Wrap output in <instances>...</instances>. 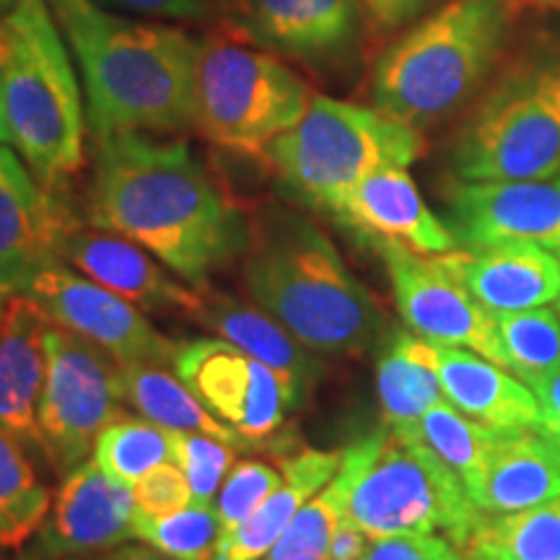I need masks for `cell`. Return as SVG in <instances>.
<instances>
[{"mask_svg": "<svg viewBox=\"0 0 560 560\" xmlns=\"http://www.w3.org/2000/svg\"><path fill=\"white\" fill-rule=\"evenodd\" d=\"M94 459L112 480L132 488L161 462H172L170 429L125 412L96 436Z\"/></svg>", "mask_w": 560, "mask_h": 560, "instance_id": "obj_33", "label": "cell"}, {"mask_svg": "<svg viewBox=\"0 0 560 560\" xmlns=\"http://www.w3.org/2000/svg\"><path fill=\"white\" fill-rule=\"evenodd\" d=\"M340 462L342 452L322 450H299L296 454L280 457L283 482L240 527L223 532L215 560H262L276 548L299 509L335 478Z\"/></svg>", "mask_w": 560, "mask_h": 560, "instance_id": "obj_25", "label": "cell"}, {"mask_svg": "<svg viewBox=\"0 0 560 560\" xmlns=\"http://www.w3.org/2000/svg\"><path fill=\"white\" fill-rule=\"evenodd\" d=\"M454 550L465 560H560V499L509 514L480 511Z\"/></svg>", "mask_w": 560, "mask_h": 560, "instance_id": "obj_28", "label": "cell"}, {"mask_svg": "<svg viewBox=\"0 0 560 560\" xmlns=\"http://www.w3.org/2000/svg\"><path fill=\"white\" fill-rule=\"evenodd\" d=\"M470 499L482 514H509L560 499V446L542 431L499 433Z\"/></svg>", "mask_w": 560, "mask_h": 560, "instance_id": "obj_24", "label": "cell"}, {"mask_svg": "<svg viewBox=\"0 0 560 560\" xmlns=\"http://www.w3.org/2000/svg\"><path fill=\"white\" fill-rule=\"evenodd\" d=\"M50 314L26 293H11L0 312V429L45 457L39 397L45 389V332Z\"/></svg>", "mask_w": 560, "mask_h": 560, "instance_id": "obj_20", "label": "cell"}, {"mask_svg": "<svg viewBox=\"0 0 560 560\" xmlns=\"http://www.w3.org/2000/svg\"><path fill=\"white\" fill-rule=\"evenodd\" d=\"M520 3L537 5V9H548V11H560V0H520Z\"/></svg>", "mask_w": 560, "mask_h": 560, "instance_id": "obj_45", "label": "cell"}, {"mask_svg": "<svg viewBox=\"0 0 560 560\" xmlns=\"http://www.w3.org/2000/svg\"><path fill=\"white\" fill-rule=\"evenodd\" d=\"M387 265L395 304L418 338L436 346L467 348L506 369L495 317L441 265L439 257L418 255L395 244L376 247Z\"/></svg>", "mask_w": 560, "mask_h": 560, "instance_id": "obj_12", "label": "cell"}, {"mask_svg": "<svg viewBox=\"0 0 560 560\" xmlns=\"http://www.w3.org/2000/svg\"><path fill=\"white\" fill-rule=\"evenodd\" d=\"M75 223L24 159L0 145V285L24 293L42 268L60 262L62 240Z\"/></svg>", "mask_w": 560, "mask_h": 560, "instance_id": "obj_16", "label": "cell"}, {"mask_svg": "<svg viewBox=\"0 0 560 560\" xmlns=\"http://www.w3.org/2000/svg\"><path fill=\"white\" fill-rule=\"evenodd\" d=\"M423 151L420 130L382 109L314 94L304 117L268 145L265 161L289 198L332 215L371 172L410 166Z\"/></svg>", "mask_w": 560, "mask_h": 560, "instance_id": "obj_6", "label": "cell"}, {"mask_svg": "<svg viewBox=\"0 0 560 560\" xmlns=\"http://www.w3.org/2000/svg\"><path fill=\"white\" fill-rule=\"evenodd\" d=\"M24 293L50 314L55 325L81 335L120 363H153L166 369L179 350L138 306L94 280L75 276L62 260L42 268Z\"/></svg>", "mask_w": 560, "mask_h": 560, "instance_id": "obj_13", "label": "cell"}, {"mask_svg": "<svg viewBox=\"0 0 560 560\" xmlns=\"http://www.w3.org/2000/svg\"><path fill=\"white\" fill-rule=\"evenodd\" d=\"M244 283L252 301L314 353H363L384 330L380 301L299 213L272 208L252 223Z\"/></svg>", "mask_w": 560, "mask_h": 560, "instance_id": "obj_3", "label": "cell"}, {"mask_svg": "<svg viewBox=\"0 0 560 560\" xmlns=\"http://www.w3.org/2000/svg\"><path fill=\"white\" fill-rule=\"evenodd\" d=\"M412 439L423 441L465 486L467 495L480 486L486 475L490 452H493L499 433L467 418L450 402H439L420 418Z\"/></svg>", "mask_w": 560, "mask_h": 560, "instance_id": "obj_30", "label": "cell"}, {"mask_svg": "<svg viewBox=\"0 0 560 560\" xmlns=\"http://www.w3.org/2000/svg\"><path fill=\"white\" fill-rule=\"evenodd\" d=\"M444 560H465V558H462V556H459V552H457V550H452V552H450V556H446V558H444Z\"/></svg>", "mask_w": 560, "mask_h": 560, "instance_id": "obj_48", "label": "cell"}, {"mask_svg": "<svg viewBox=\"0 0 560 560\" xmlns=\"http://www.w3.org/2000/svg\"><path fill=\"white\" fill-rule=\"evenodd\" d=\"M506 369L532 389L560 371V317L548 306L495 317Z\"/></svg>", "mask_w": 560, "mask_h": 560, "instance_id": "obj_32", "label": "cell"}, {"mask_svg": "<svg viewBox=\"0 0 560 560\" xmlns=\"http://www.w3.org/2000/svg\"><path fill=\"white\" fill-rule=\"evenodd\" d=\"M366 548H369V537L346 516V520H342L332 532L327 560H363Z\"/></svg>", "mask_w": 560, "mask_h": 560, "instance_id": "obj_42", "label": "cell"}, {"mask_svg": "<svg viewBox=\"0 0 560 560\" xmlns=\"http://www.w3.org/2000/svg\"><path fill=\"white\" fill-rule=\"evenodd\" d=\"M283 482V472L278 467L260 459L234 462L226 480L215 495L213 509L223 524V532L240 527L255 509Z\"/></svg>", "mask_w": 560, "mask_h": 560, "instance_id": "obj_36", "label": "cell"}, {"mask_svg": "<svg viewBox=\"0 0 560 560\" xmlns=\"http://www.w3.org/2000/svg\"><path fill=\"white\" fill-rule=\"evenodd\" d=\"M376 395H380L384 425L395 433L412 436L420 418L439 402L444 389L423 350V338L397 332L376 363Z\"/></svg>", "mask_w": 560, "mask_h": 560, "instance_id": "obj_27", "label": "cell"}, {"mask_svg": "<svg viewBox=\"0 0 560 560\" xmlns=\"http://www.w3.org/2000/svg\"><path fill=\"white\" fill-rule=\"evenodd\" d=\"M136 540L174 560H215L223 524L213 506L190 503L166 516H136Z\"/></svg>", "mask_w": 560, "mask_h": 560, "instance_id": "obj_34", "label": "cell"}, {"mask_svg": "<svg viewBox=\"0 0 560 560\" xmlns=\"http://www.w3.org/2000/svg\"><path fill=\"white\" fill-rule=\"evenodd\" d=\"M452 172L467 182L560 174V42L535 45L486 91L454 138Z\"/></svg>", "mask_w": 560, "mask_h": 560, "instance_id": "obj_7", "label": "cell"}, {"mask_svg": "<svg viewBox=\"0 0 560 560\" xmlns=\"http://www.w3.org/2000/svg\"><path fill=\"white\" fill-rule=\"evenodd\" d=\"M509 32L511 0H450L376 60L374 107L416 130L446 120L486 86Z\"/></svg>", "mask_w": 560, "mask_h": 560, "instance_id": "obj_5", "label": "cell"}, {"mask_svg": "<svg viewBox=\"0 0 560 560\" xmlns=\"http://www.w3.org/2000/svg\"><path fill=\"white\" fill-rule=\"evenodd\" d=\"M363 462V441H355L348 450H342L340 470L327 482L319 493H314L299 514L293 516L280 540L276 542L262 560H293V558H327L332 532L346 520L350 488Z\"/></svg>", "mask_w": 560, "mask_h": 560, "instance_id": "obj_29", "label": "cell"}, {"mask_svg": "<svg viewBox=\"0 0 560 560\" xmlns=\"http://www.w3.org/2000/svg\"><path fill=\"white\" fill-rule=\"evenodd\" d=\"M9 296H11V293L5 291L3 285H0V312H3V306H5V299H9Z\"/></svg>", "mask_w": 560, "mask_h": 560, "instance_id": "obj_47", "label": "cell"}, {"mask_svg": "<svg viewBox=\"0 0 560 560\" xmlns=\"http://www.w3.org/2000/svg\"><path fill=\"white\" fill-rule=\"evenodd\" d=\"M452 550L441 535H392L369 540L363 560H444Z\"/></svg>", "mask_w": 560, "mask_h": 560, "instance_id": "obj_39", "label": "cell"}, {"mask_svg": "<svg viewBox=\"0 0 560 560\" xmlns=\"http://www.w3.org/2000/svg\"><path fill=\"white\" fill-rule=\"evenodd\" d=\"M423 350L436 369L446 402L467 418L495 433L540 431V405L535 392L509 369L467 348L423 340Z\"/></svg>", "mask_w": 560, "mask_h": 560, "instance_id": "obj_22", "label": "cell"}, {"mask_svg": "<svg viewBox=\"0 0 560 560\" xmlns=\"http://www.w3.org/2000/svg\"><path fill=\"white\" fill-rule=\"evenodd\" d=\"M138 503L132 488L112 480L91 457L60 482L42 524V545L52 558H75L136 537Z\"/></svg>", "mask_w": 560, "mask_h": 560, "instance_id": "obj_18", "label": "cell"}, {"mask_svg": "<svg viewBox=\"0 0 560 560\" xmlns=\"http://www.w3.org/2000/svg\"><path fill=\"white\" fill-rule=\"evenodd\" d=\"M172 462L179 465L192 490V503L210 506L219 495V486L234 467V452L229 444L202 436V433L170 431Z\"/></svg>", "mask_w": 560, "mask_h": 560, "instance_id": "obj_35", "label": "cell"}, {"mask_svg": "<svg viewBox=\"0 0 560 560\" xmlns=\"http://www.w3.org/2000/svg\"><path fill=\"white\" fill-rule=\"evenodd\" d=\"M13 3H16V0H0V16H5V13L13 9Z\"/></svg>", "mask_w": 560, "mask_h": 560, "instance_id": "obj_46", "label": "cell"}, {"mask_svg": "<svg viewBox=\"0 0 560 560\" xmlns=\"http://www.w3.org/2000/svg\"><path fill=\"white\" fill-rule=\"evenodd\" d=\"M122 384L125 402L130 408H136L143 418L164 425V429L202 433V436L229 444L236 452L255 450L242 433H236L221 418H215L192 395V389L164 366H153V363H122Z\"/></svg>", "mask_w": 560, "mask_h": 560, "instance_id": "obj_26", "label": "cell"}, {"mask_svg": "<svg viewBox=\"0 0 560 560\" xmlns=\"http://www.w3.org/2000/svg\"><path fill=\"white\" fill-rule=\"evenodd\" d=\"M172 369L215 418L242 433L255 450L293 444L280 433L291 410L283 384L234 342L223 338L179 342Z\"/></svg>", "mask_w": 560, "mask_h": 560, "instance_id": "obj_11", "label": "cell"}, {"mask_svg": "<svg viewBox=\"0 0 560 560\" xmlns=\"http://www.w3.org/2000/svg\"><path fill=\"white\" fill-rule=\"evenodd\" d=\"M436 257L493 317L548 306L560 296V260L540 244L457 247Z\"/></svg>", "mask_w": 560, "mask_h": 560, "instance_id": "obj_21", "label": "cell"}, {"mask_svg": "<svg viewBox=\"0 0 560 560\" xmlns=\"http://www.w3.org/2000/svg\"><path fill=\"white\" fill-rule=\"evenodd\" d=\"M0 83L11 145L47 190L86 161V102L75 60L47 0H16L0 16Z\"/></svg>", "mask_w": 560, "mask_h": 560, "instance_id": "obj_4", "label": "cell"}, {"mask_svg": "<svg viewBox=\"0 0 560 560\" xmlns=\"http://www.w3.org/2000/svg\"><path fill=\"white\" fill-rule=\"evenodd\" d=\"M361 0H231L234 32L283 60L327 68L359 47Z\"/></svg>", "mask_w": 560, "mask_h": 560, "instance_id": "obj_15", "label": "cell"}, {"mask_svg": "<svg viewBox=\"0 0 560 560\" xmlns=\"http://www.w3.org/2000/svg\"><path fill=\"white\" fill-rule=\"evenodd\" d=\"M558 260H560V249H558ZM556 304H558V312H560V296H558V301H556Z\"/></svg>", "mask_w": 560, "mask_h": 560, "instance_id": "obj_50", "label": "cell"}, {"mask_svg": "<svg viewBox=\"0 0 560 560\" xmlns=\"http://www.w3.org/2000/svg\"><path fill=\"white\" fill-rule=\"evenodd\" d=\"M60 260L140 312L177 310L195 317L200 310L202 291L172 278L170 268H161L151 252L120 234L94 226L81 229L75 223L62 240Z\"/></svg>", "mask_w": 560, "mask_h": 560, "instance_id": "obj_19", "label": "cell"}, {"mask_svg": "<svg viewBox=\"0 0 560 560\" xmlns=\"http://www.w3.org/2000/svg\"><path fill=\"white\" fill-rule=\"evenodd\" d=\"M332 219L374 249L395 244L429 257L457 249L450 223L425 206L408 166H384L371 172L348 192Z\"/></svg>", "mask_w": 560, "mask_h": 560, "instance_id": "obj_17", "label": "cell"}, {"mask_svg": "<svg viewBox=\"0 0 560 560\" xmlns=\"http://www.w3.org/2000/svg\"><path fill=\"white\" fill-rule=\"evenodd\" d=\"M363 441V462L346 516L369 540L392 535H441L459 548L480 511L462 480L423 441L387 425Z\"/></svg>", "mask_w": 560, "mask_h": 560, "instance_id": "obj_8", "label": "cell"}, {"mask_svg": "<svg viewBox=\"0 0 560 560\" xmlns=\"http://www.w3.org/2000/svg\"><path fill=\"white\" fill-rule=\"evenodd\" d=\"M26 450L0 429V545L21 548L42 529L52 495L34 475Z\"/></svg>", "mask_w": 560, "mask_h": 560, "instance_id": "obj_31", "label": "cell"}, {"mask_svg": "<svg viewBox=\"0 0 560 560\" xmlns=\"http://www.w3.org/2000/svg\"><path fill=\"white\" fill-rule=\"evenodd\" d=\"M192 319L202 322L219 338L234 342L252 359L268 366L283 384L291 410L306 402L322 374V363L314 359V350L293 338L276 317H270L260 306L231 299L229 293L202 291L200 310Z\"/></svg>", "mask_w": 560, "mask_h": 560, "instance_id": "obj_23", "label": "cell"}, {"mask_svg": "<svg viewBox=\"0 0 560 560\" xmlns=\"http://www.w3.org/2000/svg\"><path fill=\"white\" fill-rule=\"evenodd\" d=\"M79 68L94 140L195 128L200 39L166 21L125 16L94 0H47Z\"/></svg>", "mask_w": 560, "mask_h": 560, "instance_id": "obj_2", "label": "cell"}, {"mask_svg": "<svg viewBox=\"0 0 560 560\" xmlns=\"http://www.w3.org/2000/svg\"><path fill=\"white\" fill-rule=\"evenodd\" d=\"M314 91L278 55L208 39L195 79V128L221 149L265 156L310 109Z\"/></svg>", "mask_w": 560, "mask_h": 560, "instance_id": "obj_9", "label": "cell"}, {"mask_svg": "<svg viewBox=\"0 0 560 560\" xmlns=\"http://www.w3.org/2000/svg\"><path fill=\"white\" fill-rule=\"evenodd\" d=\"M102 9L153 21H200L213 13V0H94Z\"/></svg>", "mask_w": 560, "mask_h": 560, "instance_id": "obj_38", "label": "cell"}, {"mask_svg": "<svg viewBox=\"0 0 560 560\" xmlns=\"http://www.w3.org/2000/svg\"><path fill=\"white\" fill-rule=\"evenodd\" d=\"M532 392L540 405V431L552 439H560V371L537 382Z\"/></svg>", "mask_w": 560, "mask_h": 560, "instance_id": "obj_41", "label": "cell"}, {"mask_svg": "<svg viewBox=\"0 0 560 560\" xmlns=\"http://www.w3.org/2000/svg\"><path fill=\"white\" fill-rule=\"evenodd\" d=\"M45 363L39 397L45 459L68 475L89 459L96 436L125 416L122 363L55 322L45 332Z\"/></svg>", "mask_w": 560, "mask_h": 560, "instance_id": "obj_10", "label": "cell"}, {"mask_svg": "<svg viewBox=\"0 0 560 560\" xmlns=\"http://www.w3.org/2000/svg\"><path fill=\"white\" fill-rule=\"evenodd\" d=\"M68 560H174V558L164 556V552L151 548V545H145V542L143 545L122 542V545H115V548L89 552V556H75Z\"/></svg>", "mask_w": 560, "mask_h": 560, "instance_id": "obj_43", "label": "cell"}, {"mask_svg": "<svg viewBox=\"0 0 560 560\" xmlns=\"http://www.w3.org/2000/svg\"><path fill=\"white\" fill-rule=\"evenodd\" d=\"M556 444H558V446H560V439H556Z\"/></svg>", "mask_w": 560, "mask_h": 560, "instance_id": "obj_51", "label": "cell"}, {"mask_svg": "<svg viewBox=\"0 0 560 560\" xmlns=\"http://www.w3.org/2000/svg\"><path fill=\"white\" fill-rule=\"evenodd\" d=\"M450 229L462 249L540 244L560 249V174L548 179L467 182L446 190Z\"/></svg>", "mask_w": 560, "mask_h": 560, "instance_id": "obj_14", "label": "cell"}, {"mask_svg": "<svg viewBox=\"0 0 560 560\" xmlns=\"http://www.w3.org/2000/svg\"><path fill=\"white\" fill-rule=\"evenodd\" d=\"M0 145H11V128H9V115H5L3 83H0Z\"/></svg>", "mask_w": 560, "mask_h": 560, "instance_id": "obj_44", "label": "cell"}, {"mask_svg": "<svg viewBox=\"0 0 560 560\" xmlns=\"http://www.w3.org/2000/svg\"><path fill=\"white\" fill-rule=\"evenodd\" d=\"M86 215L151 252L192 289L247 255L252 223L187 140L122 132L96 140Z\"/></svg>", "mask_w": 560, "mask_h": 560, "instance_id": "obj_1", "label": "cell"}, {"mask_svg": "<svg viewBox=\"0 0 560 560\" xmlns=\"http://www.w3.org/2000/svg\"><path fill=\"white\" fill-rule=\"evenodd\" d=\"M376 32H397L431 9L436 0H361Z\"/></svg>", "mask_w": 560, "mask_h": 560, "instance_id": "obj_40", "label": "cell"}, {"mask_svg": "<svg viewBox=\"0 0 560 560\" xmlns=\"http://www.w3.org/2000/svg\"><path fill=\"white\" fill-rule=\"evenodd\" d=\"M293 560H327V558H310V556H304V558H293Z\"/></svg>", "mask_w": 560, "mask_h": 560, "instance_id": "obj_49", "label": "cell"}, {"mask_svg": "<svg viewBox=\"0 0 560 560\" xmlns=\"http://www.w3.org/2000/svg\"><path fill=\"white\" fill-rule=\"evenodd\" d=\"M132 495H136L138 514L143 516H166L192 503L190 482L174 462H161L151 472H145L132 486Z\"/></svg>", "mask_w": 560, "mask_h": 560, "instance_id": "obj_37", "label": "cell"}]
</instances>
